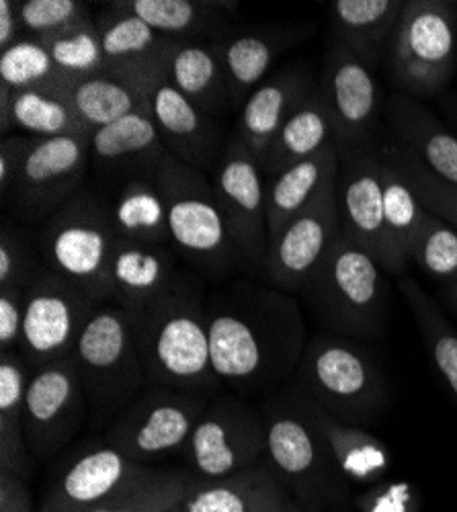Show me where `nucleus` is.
<instances>
[{"label": "nucleus", "mask_w": 457, "mask_h": 512, "mask_svg": "<svg viewBox=\"0 0 457 512\" xmlns=\"http://www.w3.org/2000/svg\"><path fill=\"white\" fill-rule=\"evenodd\" d=\"M205 310L212 363L224 388L265 400L294 379L310 338L292 293L232 281L207 295Z\"/></svg>", "instance_id": "nucleus-1"}, {"label": "nucleus", "mask_w": 457, "mask_h": 512, "mask_svg": "<svg viewBox=\"0 0 457 512\" xmlns=\"http://www.w3.org/2000/svg\"><path fill=\"white\" fill-rule=\"evenodd\" d=\"M205 302L199 275L181 271L160 297L130 314L148 386L212 396L222 392L212 363Z\"/></svg>", "instance_id": "nucleus-2"}, {"label": "nucleus", "mask_w": 457, "mask_h": 512, "mask_svg": "<svg viewBox=\"0 0 457 512\" xmlns=\"http://www.w3.org/2000/svg\"><path fill=\"white\" fill-rule=\"evenodd\" d=\"M259 410L265 420L267 459L292 496L322 510L347 506L353 498L351 484L312 418L306 396L292 383L265 398Z\"/></svg>", "instance_id": "nucleus-3"}, {"label": "nucleus", "mask_w": 457, "mask_h": 512, "mask_svg": "<svg viewBox=\"0 0 457 512\" xmlns=\"http://www.w3.org/2000/svg\"><path fill=\"white\" fill-rule=\"evenodd\" d=\"M302 295L326 332L378 340L388 328V283L373 256L343 238L330 246Z\"/></svg>", "instance_id": "nucleus-4"}, {"label": "nucleus", "mask_w": 457, "mask_h": 512, "mask_svg": "<svg viewBox=\"0 0 457 512\" xmlns=\"http://www.w3.org/2000/svg\"><path fill=\"white\" fill-rule=\"evenodd\" d=\"M41 263L85 293L95 306L111 304V263L117 232L111 201L82 189L39 226Z\"/></svg>", "instance_id": "nucleus-5"}, {"label": "nucleus", "mask_w": 457, "mask_h": 512, "mask_svg": "<svg viewBox=\"0 0 457 512\" xmlns=\"http://www.w3.org/2000/svg\"><path fill=\"white\" fill-rule=\"evenodd\" d=\"M294 386L341 422L365 426L390 404L388 379L359 340L316 332L294 375Z\"/></svg>", "instance_id": "nucleus-6"}, {"label": "nucleus", "mask_w": 457, "mask_h": 512, "mask_svg": "<svg viewBox=\"0 0 457 512\" xmlns=\"http://www.w3.org/2000/svg\"><path fill=\"white\" fill-rule=\"evenodd\" d=\"M169 213L171 244L199 277L222 283L246 267L205 173L166 156L156 179Z\"/></svg>", "instance_id": "nucleus-7"}, {"label": "nucleus", "mask_w": 457, "mask_h": 512, "mask_svg": "<svg viewBox=\"0 0 457 512\" xmlns=\"http://www.w3.org/2000/svg\"><path fill=\"white\" fill-rule=\"evenodd\" d=\"M386 68L394 93L441 97L457 70L455 0H406Z\"/></svg>", "instance_id": "nucleus-8"}, {"label": "nucleus", "mask_w": 457, "mask_h": 512, "mask_svg": "<svg viewBox=\"0 0 457 512\" xmlns=\"http://www.w3.org/2000/svg\"><path fill=\"white\" fill-rule=\"evenodd\" d=\"M72 357L91 414L99 424L115 418L148 388L130 314L115 304L101 306L91 314Z\"/></svg>", "instance_id": "nucleus-9"}, {"label": "nucleus", "mask_w": 457, "mask_h": 512, "mask_svg": "<svg viewBox=\"0 0 457 512\" xmlns=\"http://www.w3.org/2000/svg\"><path fill=\"white\" fill-rule=\"evenodd\" d=\"M201 484L230 478L267 459V433L259 406L234 392L216 394L181 453Z\"/></svg>", "instance_id": "nucleus-10"}, {"label": "nucleus", "mask_w": 457, "mask_h": 512, "mask_svg": "<svg viewBox=\"0 0 457 512\" xmlns=\"http://www.w3.org/2000/svg\"><path fill=\"white\" fill-rule=\"evenodd\" d=\"M212 398L203 392L148 386L113 418L105 443L146 465L183 453Z\"/></svg>", "instance_id": "nucleus-11"}, {"label": "nucleus", "mask_w": 457, "mask_h": 512, "mask_svg": "<svg viewBox=\"0 0 457 512\" xmlns=\"http://www.w3.org/2000/svg\"><path fill=\"white\" fill-rule=\"evenodd\" d=\"M91 168V132L37 140L7 199L11 218L44 224L82 189Z\"/></svg>", "instance_id": "nucleus-12"}, {"label": "nucleus", "mask_w": 457, "mask_h": 512, "mask_svg": "<svg viewBox=\"0 0 457 512\" xmlns=\"http://www.w3.org/2000/svg\"><path fill=\"white\" fill-rule=\"evenodd\" d=\"M101 308L89 297L50 271L46 265L25 287L23 330L19 353L29 369L50 365L74 355L82 328Z\"/></svg>", "instance_id": "nucleus-13"}, {"label": "nucleus", "mask_w": 457, "mask_h": 512, "mask_svg": "<svg viewBox=\"0 0 457 512\" xmlns=\"http://www.w3.org/2000/svg\"><path fill=\"white\" fill-rule=\"evenodd\" d=\"M166 469L138 463L111 445L78 453L50 484L37 512H85L148 488Z\"/></svg>", "instance_id": "nucleus-14"}, {"label": "nucleus", "mask_w": 457, "mask_h": 512, "mask_svg": "<svg viewBox=\"0 0 457 512\" xmlns=\"http://www.w3.org/2000/svg\"><path fill=\"white\" fill-rule=\"evenodd\" d=\"M339 148H376L382 140L384 97L363 60L335 39L318 80Z\"/></svg>", "instance_id": "nucleus-15"}, {"label": "nucleus", "mask_w": 457, "mask_h": 512, "mask_svg": "<svg viewBox=\"0 0 457 512\" xmlns=\"http://www.w3.org/2000/svg\"><path fill=\"white\" fill-rule=\"evenodd\" d=\"M337 173H332L316 197L269 242L263 269L267 285L285 293H302L306 281L341 236L337 205Z\"/></svg>", "instance_id": "nucleus-16"}, {"label": "nucleus", "mask_w": 457, "mask_h": 512, "mask_svg": "<svg viewBox=\"0 0 457 512\" xmlns=\"http://www.w3.org/2000/svg\"><path fill=\"white\" fill-rule=\"evenodd\" d=\"M212 185L234 246L246 267L261 271L269 250L267 183L261 162L230 138L212 170Z\"/></svg>", "instance_id": "nucleus-17"}, {"label": "nucleus", "mask_w": 457, "mask_h": 512, "mask_svg": "<svg viewBox=\"0 0 457 512\" xmlns=\"http://www.w3.org/2000/svg\"><path fill=\"white\" fill-rule=\"evenodd\" d=\"M74 357L31 371L25 394V437L35 461L56 457L80 431L89 412Z\"/></svg>", "instance_id": "nucleus-18"}, {"label": "nucleus", "mask_w": 457, "mask_h": 512, "mask_svg": "<svg viewBox=\"0 0 457 512\" xmlns=\"http://www.w3.org/2000/svg\"><path fill=\"white\" fill-rule=\"evenodd\" d=\"M169 156L150 111H138L91 134V173L113 197L132 181H156Z\"/></svg>", "instance_id": "nucleus-19"}, {"label": "nucleus", "mask_w": 457, "mask_h": 512, "mask_svg": "<svg viewBox=\"0 0 457 512\" xmlns=\"http://www.w3.org/2000/svg\"><path fill=\"white\" fill-rule=\"evenodd\" d=\"M337 205L343 238L367 250L380 263L384 248V183L378 146L339 148Z\"/></svg>", "instance_id": "nucleus-20"}, {"label": "nucleus", "mask_w": 457, "mask_h": 512, "mask_svg": "<svg viewBox=\"0 0 457 512\" xmlns=\"http://www.w3.org/2000/svg\"><path fill=\"white\" fill-rule=\"evenodd\" d=\"M150 111L171 156L199 173L214 170L226 148L222 123L210 119L187 101L169 82L166 70L154 80Z\"/></svg>", "instance_id": "nucleus-21"}, {"label": "nucleus", "mask_w": 457, "mask_h": 512, "mask_svg": "<svg viewBox=\"0 0 457 512\" xmlns=\"http://www.w3.org/2000/svg\"><path fill=\"white\" fill-rule=\"evenodd\" d=\"M386 136L439 179L457 185V134L421 101L392 93L384 107Z\"/></svg>", "instance_id": "nucleus-22"}, {"label": "nucleus", "mask_w": 457, "mask_h": 512, "mask_svg": "<svg viewBox=\"0 0 457 512\" xmlns=\"http://www.w3.org/2000/svg\"><path fill=\"white\" fill-rule=\"evenodd\" d=\"M318 80L312 72L302 66H287L267 78L246 99L238 111L236 138L263 166L267 152L279 134L281 125L294 113L298 103L310 93Z\"/></svg>", "instance_id": "nucleus-23"}, {"label": "nucleus", "mask_w": 457, "mask_h": 512, "mask_svg": "<svg viewBox=\"0 0 457 512\" xmlns=\"http://www.w3.org/2000/svg\"><path fill=\"white\" fill-rule=\"evenodd\" d=\"M300 35L287 27H226L216 37L232 111L242 109L246 99L265 82L277 58L300 41Z\"/></svg>", "instance_id": "nucleus-24"}, {"label": "nucleus", "mask_w": 457, "mask_h": 512, "mask_svg": "<svg viewBox=\"0 0 457 512\" xmlns=\"http://www.w3.org/2000/svg\"><path fill=\"white\" fill-rule=\"evenodd\" d=\"M302 506L269 459L218 482H197L183 502L185 512H300Z\"/></svg>", "instance_id": "nucleus-25"}, {"label": "nucleus", "mask_w": 457, "mask_h": 512, "mask_svg": "<svg viewBox=\"0 0 457 512\" xmlns=\"http://www.w3.org/2000/svg\"><path fill=\"white\" fill-rule=\"evenodd\" d=\"M179 273L175 248L117 240L111 263V304L134 314L169 289Z\"/></svg>", "instance_id": "nucleus-26"}, {"label": "nucleus", "mask_w": 457, "mask_h": 512, "mask_svg": "<svg viewBox=\"0 0 457 512\" xmlns=\"http://www.w3.org/2000/svg\"><path fill=\"white\" fill-rule=\"evenodd\" d=\"M166 76L201 113L222 123L232 111L224 66L214 39L175 41Z\"/></svg>", "instance_id": "nucleus-27"}, {"label": "nucleus", "mask_w": 457, "mask_h": 512, "mask_svg": "<svg viewBox=\"0 0 457 512\" xmlns=\"http://www.w3.org/2000/svg\"><path fill=\"white\" fill-rule=\"evenodd\" d=\"M330 11L337 41L378 72L390 58L404 0H335Z\"/></svg>", "instance_id": "nucleus-28"}, {"label": "nucleus", "mask_w": 457, "mask_h": 512, "mask_svg": "<svg viewBox=\"0 0 457 512\" xmlns=\"http://www.w3.org/2000/svg\"><path fill=\"white\" fill-rule=\"evenodd\" d=\"M332 144H337L335 130H332V119L316 82L275 136L263 162L265 177L271 179L283 173L285 168L320 154Z\"/></svg>", "instance_id": "nucleus-29"}, {"label": "nucleus", "mask_w": 457, "mask_h": 512, "mask_svg": "<svg viewBox=\"0 0 457 512\" xmlns=\"http://www.w3.org/2000/svg\"><path fill=\"white\" fill-rule=\"evenodd\" d=\"M306 396V394H304ZM308 410L318 429L326 437L332 455H335L343 476L351 486H373L386 478L392 467L390 449L363 426L341 422L330 416L308 396Z\"/></svg>", "instance_id": "nucleus-30"}, {"label": "nucleus", "mask_w": 457, "mask_h": 512, "mask_svg": "<svg viewBox=\"0 0 457 512\" xmlns=\"http://www.w3.org/2000/svg\"><path fill=\"white\" fill-rule=\"evenodd\" d=\"M31 369L23 355L0 351V472L25 480L33 474V455L25 437V394Z\"/></svg>", "instance_id": "nucleus-31"}, {"label": "nucleus", "mask_w": 457, "mask_h": 512, "mask_svg": "<svg viewBox=\"0 0 457 512\" xmlns=\"http://www.w3.org/2000/svg\"><path fill=\"white\" fill-rule=\"evenodd\" d=\"M339 168V144L285 168L267 183L269 242L316 197L324 181Z\"/></svg>", "instance_id": "nucleus-32"}, {"label": "nucleus", "mask_w": 457, "mask_h": 512, "mask_svg": "<svg viewBox=\"0 0 457 512\" xmlns=\"http://www.w3.org/2000/svg\"><path fill=\"white\" fill-rule=\"evenodd\" d=\"M380 150V148H378ZM384 183V248L380 267L384 273L400 277L406 273L412 252L414 234L423 218V205L394 164L380 152Z\"/></svg>", "instance_id": "nucleus-33"}, {"label": "nucleus", "mask_w": 457, "mask_h": 512, "mask_svg": "<svg viewBox=\"0 0 457 512\" xmlns=\"http://www.w3.org/2000/svg\"><path fill=\"white\" fill-rule=\"evenodd\" d=\"M105 70L134 68L164 56L175 41L166 39L123 3L109 5L97 19Z\"/></svg>", "instance_id": "nucleus-34"}, {"label": "nucleus", "mask_w": 457, "mask_h": 512, "mask_svg": "<svg viewBox=\"0 0 457 512\" xmlns=\"http://www.w3.org/2000/svg\"><path fill=\"white\" fill-rule=\"evenodd\" d=\"M111 216L119 240L146 246L171 244L169 213L156 181L140 179L128 183L115 195Z\"/></svg>", "instance_id": "nucleus-35"}, {"label": "nucleus", "mask_w": 457, "mask_h": 512, "mask_svg": "<svg viewBox=\"0 0 457 512\" xmlns=\"http://www.w3.org/2000/svg\"><path fill=\"white\" fill-rule=\"evenodd\" d=\"M136 17L173 41L214 39L224 29L220 7L197 0H123Z\"/></svg>", "instance_id": "nucleus-36"}, {"label": "nucleus", "mask_w": 457, "mask_h": 512, "mask_svg": "<svg viewBox=\"0 0 457 512\" xmlns=\"http://www.w3.org/2000/svg\"><path fill=\"white\" fill-rule=\"evenodd\" d=\"M398 291L408 304L414 322L419 326L423 343L429 351V357L443 381L457 402V332L449 320L439 310V304L433 297L414 281L412 277H402L398 281Z\"/></svg>", "instance_id": "nucleus-37"}, {"label": "nucleus", "mask_w": 457, "mask_h": 512, "mask_svg": "<svg viewBox=\"0 0 457 512\" xmlns=\"http://www.w3.org/2000/svg\"><path fill=\"white\" fill-rule=\"evenodd\" d=\"M0 82L13 91H50L70 95L78 82L68 76L39 39L23 37L9 50L0 52Z\"/></svg>", "instance_id": "nucleus-38"}, {"label": "nucleus", "mask_w": 457, "mask_h": 512, "mask_svg": "<svg viewBox=\"0 0 457 512\" xmlns=\"http://www.w3.org/2000/svg\"><path fill=\"white\" fill-rule=\"evenodd\" d=\"M15 127L37 140L89 132L70 103V95L50 91H13Z\"/></svg>", "instance_id": "nucleus-39"}, {"label": "nucleus", "mask_w": 457, "mask_h": 512, "mask_svg": "<svg viewBox=\"0 0 457 512\" xmlns=\"http://www.w3.org/2000/svg\"><path fill=\"white\" fill-rule=\"evenodd\" d=\"M378 148L394 164L412 193L417 195L423 209L457 230V185H451L433 175L431 170L400 150L388 136H382Z\"/></svg>", "instance_id": "nucleus-40"}, {"label": "nucleus", "mask_w": 457, "mask_h": 512, "mask_svg": "<svg viewBox=\"0 0 457 512\" xmlns=\"http://www.w3.org/2000/svg\"><path fill=\"white\" fill-rule=\"evenodd\" d=\"M39 41L48 48L54 62L74 80L89 78L105 70L101 37L93 17Z\"/></svg>", "instance_id": "nucleus-41"}, {"label": "nucleus", "mask_w": 457, "mask_h": 512, "mask_svg": "<svg viewBox=\"0 0 457 512\" xmlns=\"http://www.w3.org/2000/svg\"><path fill=\"white\" fill-rule=\"evenodd\" d=\"M410 261L439 285L457 281V230L433 213L423 211Z\"/></svg>", "instance_id": "nucleus-42"}, {"label": "nucleus", "mask_w": 457, "mask_h": 512, "mask_svg": "<svg viewBox=\"0 0 457 512\" xmlns=\"http://www.w3.org/2000/svg\"><path fill=\"white\" fill-rule=\"evenodd\" d=\"M44 267L37 248V238L13 218L0 224V289L27 287Z\"/></svg>", "instance_id": "nucleus-43"}, {"label": "nucleus", "mask_w": 457, "mask_h": 512, "mask_svg": "<svg viewBox=\"0 0 457 512\" xmlns=\"http://www.w3.org/2000/svg\"><path fill=\"white\" fill-rule=\"evenodd\" d=\"M195 486L197 480L187 469H166L160 480L134 496L85 512H169L183 504Z\"/></svg>", "instance_id": "nucleus-44"}, {"label": "nucleus", "mask_w": 457, "mask_h": 512, "mask_svg": "<svg viewBox=\"0 0 457 512\" xmlns=\"http://www.w3.org/2000/svg\"><path fill=\"white\" fill-rule=\"evenodd\" d=\"M21 23L25 37L44 39L91 17L85 3L78 0H23Z\"/></svg>", "instance_id": "nucleus-45"}, {"label": "nucleus", "mask_w": 457, "mask_h": 512, "mask_svg": "<svg viewBox=\"0 0 457 512\" xmlns=\"http://www.w3.org/2000/svg\"><path fill=\"white\" fill-rule=\"evenodd\" d=\"M355 512H421L423 498L412 484L382 480L351 498Z\"/></svg>", "instance_id": "nucleus-46"}, {"label": "nucleus", "mask_w": 457, "mask_h": 512, "mask_svg": "<svg viewBox=\"0 0 457 512\" xmlns=\"http://www.w3.org/2000/svg\"><path fill=\"white\" fill-rule=\"evenodd\" d=\"M35 144L37 138L27 134H9L0 138V193H3L5 203Z\"/></svg>", "instance_id": "nucleus-47"}, {"label": "nucleus", "mask_w": 457, "mask_h": 512, "mask_svg": "<svg viewBox=\"0 0 457 512\" xmlns=\"http://www.w3.org/2000/svg\"><path fill=\"white\" fill-rule=\"evenodd\" d=\"M25 287L0 289V351L19 349L23 330Z\"/></svg>", "instance_id": "nucleus-48"}, {"label": "nucleus", "mask_w": 457, "mask_h": 512, "mask_svg": "<svg viewBox=\"0 0 457 512\" xmlns=\"http://www.w3.org/2000/svg\"><path fill=\"white\" fill-rule=\"evenodd\" d=\"M0 512H35L29 480L0 472Z\"/></svg>", "instance_id": "nucleus-49"}, {"label": "nucleus", "mask_w": 457, "mask_h": 512, "mask_svg": "<svg viewBox=\"0 0 457 512\" xmlns=\"http://www.w3.org/2000/svg\"><path fill=\"white\" fill-rule=\"evenodd\" d=\"M19 9L21 3H17V0H3L0 3V52L9 50L25 37Z\"/></svg>", "instance_id": "nucleus-50"}, {"label": "nucleus", "mask_w": 457, "mask_h": 512, "mask_svg": "<svg viewBox=\"0 0 457 512\" xmlns=\"http://www.w3.org/2000/svg\"><path fill=\"white\" fill-rule=\"evenodd\" d=\"M13 113V89L9 84L0 82V132H3V136H9L15 130Z\"/></svg>", "instance_id": "nucleus-51"}, {"label": "nucleus", "mask_w": 457, "mask_h": 512, "mask_svg": "<svg viewBox=\"0 0 457 512\" xmlns=\"http://www.w3.org/2000/svg\"><path fill=\"white\" fill-rule=\"evenodd\" d=\"M441 300L445 302L447 308H451L453 312H457V281L453 283H447V285H441Z\"/></svg>", "instance_id": "nucleus-52"}, {"label": "nucleus", "mask_w": 457, "mask_h": 512, "mask_svg": "<svg viewBox=\"0 0 457 512\" xmlns=\"http://www.w3.org/2000/svg\"><path fill=\"white\" fill-rule=\"evenodd\" d=\"M447 113L451 115V121H453V125L457 127V101L447 103ZM455 134H457V132H455Z\"/></svg>", "instance_id": "nucleus-53"}, {"label": "nucleus", "mask_w": 457, "mask_h": 512, "mask_svg": "<svg viewBox=\"0 0 457 512\" xmlns=\"http://www.w3.org/2000/svg\"><path fill=\"white\" fill-rule=\"evenodd\" d=\"M300 512H326V510H322V508H318V506H308V504H304Z\"/></svg>", "instance_id": "nucleus-54"}, {"label": "nucleus", "mask_w": 457, "mask_h": 512, "mask_svg": "<svg viewBox=\"0 0 457 512\" xmlns=\"http://www.w3.org/2000/svg\"><path fill=\"white\" fill-rule=\"evenodd\" d=\"M326 512H353V510H349V508H332V510H326Z\"/></svg>", "instance_id": "nucleus-55"}, {"label": "nucleus", "mask_w": 457, "mask_h": 512, "mask_svg": "<svg viewBox=\"0 0 457 512\" xmlns=\"http://www.w3.org/2000/svg\"><path fill=\"white\" fill-rule=\"evenodd\" d=\"M169 512H185V510H183V504H179V506H175V508L169 510Z\"/></svg>", "instance_id": "nucleus-56"}]
</instances>
